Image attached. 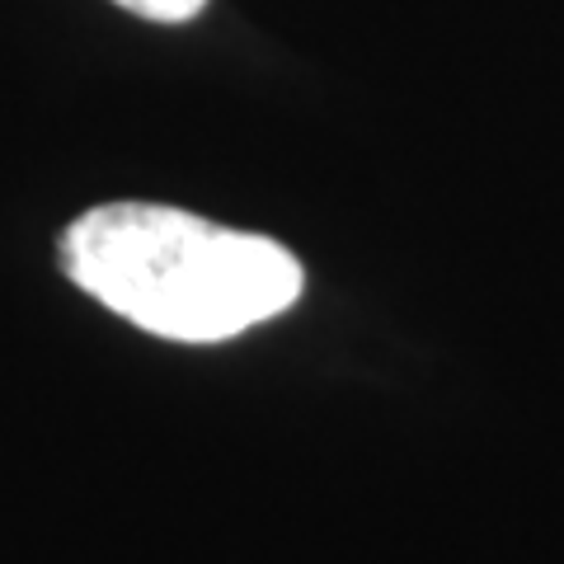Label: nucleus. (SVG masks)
<instances>
[{"instance_id": "1", "label": "nucleus", "mask_w": 564, "mask_h": 564, "mask_svg": "<svg viewBox=\"0 0 564 564\" xmlns=\"http://www.w3.org/2000/svg\"><path fill=\"white\" fill-rule=\"evenodd\" d=\"M57 259L99 306L174 344L236 339L306 292V269L288 245L161 203L80 212L57 240Z\"/></svg>"}, {"instance_id": "2", "label": "nucleus", "mask_w": 564, "mask_h": 564, "mask_svg": "<svg viewBox=\"0 0 564 564\" xmlns=\"http://www.w3.org/2000/svg\"><path fill=\"white\" fill-rule=\"evenodd\" d=\"M113 6L128 14H141V20H151V24H188L203 14L207 0H113Z\"/></svg>"}]
</instances>
